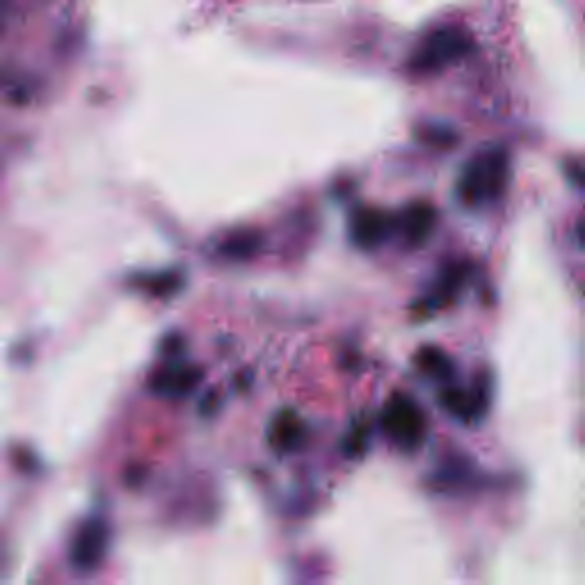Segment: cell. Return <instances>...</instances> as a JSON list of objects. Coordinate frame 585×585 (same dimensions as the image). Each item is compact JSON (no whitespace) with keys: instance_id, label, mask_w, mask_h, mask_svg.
Here are the masks:
<instances>
[{"instance_id":"cell-1","label":"cell","mask_w":585,"mask_h":585,"mask_svg":"<svg viewBox=\"0 0 585 585\" xmlns=\"http://www.w3.org/2000/svg\"><path fill=\"white\" fill-rule=\"evenodd\" d=\"M508 172V154L492 149L471 160L460 179V197L467 206H478L485 199H496L503 192Z\"/></svg>"},{"instance_id":"cell-2","label":"cell","mask_w":585,"mask_h":585,"mask_svg":"<svg viewBox=\"0 0 585 585\" xmlns=\"http://www.w3.org/2000/svg\"><path fill=\"white\" fill-rule=\"evenodd\" d=\"M471 48V39L460 28H439L426 37L419 51L410 62L412 71L416 74H430L446 67L448 62L462 58Z\"/></svg>"},{"instance_id":"cell-3","label":"cell","mask_w":585,"mask_h":585,"mask_svg":"<svg viewBox=\"0 0 585 585\" xmlns=\"http://www.w3.org/2000/svg\"><path fill=\"white\" fill-rule=\"evenodd\" d=\"M382 428L403 448H414L426 437V416L412 398L396 394L382 412Z\"/></svg>"},{"instance_id":"cell-4","label":"cell","mask_w":585,"mask_h":585,"mask_svg":"<svg viewBox=\"0 0 585 585\" xmlns=\"http://www.w3.org/2000/svg\"><path fill=\"white\" fill-rule=\"evenodd\" d=\"M108 549V526L103 519H90L83 528H80L74 549H71V563L76 565L80 572H90L101 563Z\"/></svg>"},{"instance_id":"cell-5","label":"cell","mask_w":585,"mask_h":585,"mask_svg":"<svg viewBox=\"0 0 585 585\" xmlns=\"http://www.w3.org/2000/svg\"><path fill=\"white\" fill-rule=\"evenodd\" d=\"M391 229H394V220L387 213L375 211V208H364V211H359L352 218L350 236L362 250H373V247H378L387 240Z\"/></svg>"},{"instance_id":"cell-6","label":"cell","mask_w":585,"mask_h":585,"mask_svg":"<svg viewBox=\"0 0 585 585\" xmlns=\"http://www.w3.org/2000/svg\"><path fill=\"white\" fill-rule=\"evenodd\" d=\"M442 405L462 421H476L487 410V396L483 394V389L464 391L458 387H448L442 394Z\"/></svg>"},{"instance_id":"cell-7","label":"cell","mask_w":585,"mask_h":585,"mask_svg":"<svg viewBox=\"0 0 585 585\" xmlns=\"http://www.w3.org/2000/svg\"><path fill=\"white\" fill-rule=\"evenodd\" d=\"M302 423L298 414L286 410L272 421L270 426V444L277 448V451H293L302 442Z\"/></svg>"},{"instance_id":"cell-8","label":"cell","mask_w":585,"mask_h":585,"mask_svg":"<svg viewBox=\"0 0 585 585\" xmlns=\"http://www.w3.org/2000/svg\"><path fill=\"white\" fill-rule=\"evenodd\" d=\"M403 229L412 245H423L435 229V208L428 204H414L405 215Z\"/></svg>"},{"instance_id":"cell-9","label":"cell","mask_w":585,"mask_h":585,"mask_svg":"<svg viewBox=\"0 0 585 585\" xmlns=\"http://www.w3.org/2000/svg\"><path fill=\"white\" fill-rule=\"evenodd\" d=\"M416 362L426 371L432 378H439V380H446L448 375L453 373V364L451 359H448L442 350L426 346L419 355H416Z\"/></svg>"},{"instance_id":"cell-10","label":"cell","mask_w":585,"mask_h":585,"mask_svg":"<svg viewBox=\"0 0 585 585\" xmlns=\"http://www.w3.org/2000/svg\"><path fill=\"white\" fill-rule=\"evenodd\" d=\"M202 378V373L195 368H186V371L163 375V391H172V394H188L190 389H195V384Z\"/></svg>"},{"instance_id":"cell-11","label":"cell","mask_w":585,"mask_h":585,"mask_svg":"<svg viewBox=\"0 0 585 585\" xmlns=\"http://www.w3.org/2000/svg\"><path fill=\"white\" fill-rule=\"evenodd\" d=\"M256 250H259V236L254 234L231 238L229 243L224 245V254L234 256V259H247V256H252Z\"/></svg>"}]
</instances>
